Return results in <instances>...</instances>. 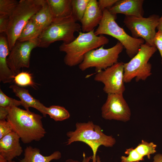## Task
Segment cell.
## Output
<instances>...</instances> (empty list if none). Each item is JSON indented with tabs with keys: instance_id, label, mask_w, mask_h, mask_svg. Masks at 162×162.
<instances>
[{
	"instance_id": "cell-39",
	"label": "cell",
	"mask_w": 162,
	"mask_h": 162,
	"mask_svg": "<svg viewBox=\"0 0 162 162\" xmlns=\"http://www.w3.org/2000/svg\"></svg>"
},
{
	"instance_id": "cell-28",
	"label": "cell",
	"mask_w": 162,
	"mask_h": 162,
	"mask_svg": "<svg viewBox=\"0 0 162 162\" xmlns=\"http://www.w3.org/2000/svg\"><path fill=\"white\" fill-rule=\"evenodd\" d=\"M21 105L20 100H18L7 96L0 89V107L9 108Z\"/></svg>"
},
{
	"instance_id": "cell-22",
	"label": "cell",
	"mask_w": 162,
	"mask_h": 162,
	"mask_svg": "<svg viewBox=\"0 0 162 162\" xmlns=\"http://www.w3.org/2000/svg\"><path fill=\"white\" fill-rule=\"evenodd\" d=\"M46 114L56 122L61 121L69 118V112L64 107L58 105H52L46 108Z\"/></svg>"
},
{
	"instance_id": "cell-1",
	"label": "cell",
	"mask_w": 162,
	"mask_h": 162,
	"mask_svg": "<svg viewBox=\"0 0 162 162\" xmlns=\"http://www.w3.org/2000/svg\"><path fill=\"white\" fill-rule=\"evenodd\" d=\"M42 118L29 110L12 106L9 108L6 120L22 142L28 144L34 141H39L45 136L46 131L43 125Z\"/></svg>"
},
{
	"instance_id": "cell-14",
	"label": "cell",
	"mask_w": 162,
	"mask_h": 162,
	"mask_svg": "<svg viewBox=\"0 0 162 162\" xmlns=\"http://www.w3.org/2000/svg\"><path fill=\"white\" fill-rule=\"evenodd\" d=\"M103 11L98 7L96 0H90L84 15L80 21L81 29L88 32L94 29L102 18Z\"/></svg>"
},
{
	"instance_id": "cell-30",
	"label": "cell",
	"mask_w": 162,
	"mask_h": 162,
	"mask_svg": "<svg viewBox=\"0 0 162 162\" xmlns=\"http://www.w3.org/2000/svg\"><path fill=\"white\" fill-rule=\"evenodd\" d=\"M154 46L159 51L161 58L162 64V32L158 31L156 32L153 40Z\"/></svg>"
},
{
	"instance_id": "cell-24",
	"label": "cell",
	"mask_w": 162,
	"mask_h": 162,
	"mask_svg": "<svg viewBox=\"0 0 162 162\" xmlns=\"http://www.w3.org/2000/svg\"><path fill=\"white\" fill-rule=\"evenodd\" d=\"M157 147V145L152 142H148L142 140L135 149L141 156L143 157L146 156L150 159L151 155L156 152Z\"/></svg>"
},
{
	"instance_id": "cell-29",
	"label": "cell",
	"mask_w": 162,
	"mask_h": 162,
	"mask_svg": "<svg viewBox=\"0 0 162 162\" xmlns=\"http://www.w3.org/2000/svg\"><path fill=\"white\" fill-rule=\"evenodd\" d=\"M13 131L10 124L7 120H0V139Z\"/></svg>"
},
{
	"instance_id": "cell-11",
	"label": "cell",
	"mask_w": 162,
	"mask_h": 162,
	"mask_svg": "<svg viewBox=\"0 0 162 162\" xmlns=\"http://www.w3.org/2000/svg\"><path fill=\"white\" fill-rule=\"evenodd\" d=\"M102 117L105 120L126 122L130 120V109L124 99L123 94H107L105 102L101 108Z\"/></svg>"
},
{
	"instance_id": "cell-9",
	"label": "cell",
	"mask_w": 162,
	"mask_h": 162,
	"mask_svg": "<svg viewBox=\"0 0 162 162\" xmlns=\"http://www.w3.org/2000/svg\"><path fill=\"white\" fill-rule=\"evenodd\" d=\"M160 16L153 14L147 17L135 16H125L123 22L130 31L132 36L142 38L148 45L154 46L153 40L156 32Z\"/></svg>"
},
{
	"instance_id": "cell-26",
	"label": "cell",
	"mask_w": 162,
	"mask_h": 162,
	"mask_svg": "<svg viewBox=\"0 0 162 162\" xmlns=\"http://www.w3.org/2000/svg\"><path fill=\"white\" fill-rule=\"evenodd\" d=\"M19 3L16 0H0V15L10 16Z\"/></svg>"
},
{
	"instance_id": "cell-12",
	"label": "cell",
	"mask_w": 162,
	"mask_h": 162,
	"mask_svg": "<svg viewBox=\"0 0 162 162\" xmlns=\"http://www.w3.org/2000/svg\"><path fill=\"white\" fill-rule=\"evenodd\" d=\"M38 38L26 41H16L10 51L7 58V63L9 68L16 74L20 73L21 68H28L32 50L38 47Z\"/></svg>"
},
{
	"instance_id": "cell-32",
	"label": "cell",
	"mask_w": 162,
	"mask_h": 162,
	"mask_svg": "<svg viewBox=\"0 0 162 162\" xmlns=\"http://www.w3.org/2000/svg\"><path fill=\"white\" fill-rule=\"evenodd\" d=\"M118 0H99L98 4L99 8L102 11L108 10L112 7Z\"/></svg>"
},
{
	"instance_id": "cell-20",
	"label": "cell",
	"mask_w": 162,
	"mask_h": 162,
	"mask_svg": "<svg viewBox=\"0 0 162 162\" xmlns=\"http://www.w3.org/2000/svg\"><path fill=\"white\" fill-rule=\"evenodd\" d=\"M31 19L42 30L52 23L54 18L47 0H45L42 8Z\"/></svg>"
},
{
	"instance_id": "cell-33",
	"label": "cell",
	"mask_w": 162,
	"mask_h": 162,
	"mask_svg": "<svg viewBox=\"0 0 162 162\" xmlns=\"http://www.w3.org/2000/svg\"><path fill=\"white\" fill-rule=\"evenodd\" d=\"M9 108L0 107V120L7 119Z\"/></svg>"
},
{
	"instance_id": "cell-34",
	"label": "cell",
	"mask_w": 162,
	"mask_h": 162,
	"mask_svg": "<svg viewBox=\"0 0 162 162\" xmlns=\"http://www.w3.org/2000/svg\"><path fill=\"white\" fill-rule=\"evenodd\" d=\"M83 158L81 162H90L92 160V156H86V154L83 152L82 155ZM65 162H80L77 160L69 159L67 160Z\"/></svg>"
},
{
	"instance_id": "cell-23",
	"label": "cell",
	"mask_w": 162,
	"mask_h": 162,
	"mask_svg": "<svg viewBox=\"0 0 162 162\" xmlns=\"http://www.w3.org/2000/svg\"><path fill=\"white\" fill-rule=\"evenodd\" d=\"M90 0H72V16L76 21L80 22Z\"/></svg>"
},
{
	"instance_id": "cell-37",
	"label": "cell",
	"mask_w": 162,
	"mask_h": 162,
	"mask_svg": "<svg viewBox=\"0 0 162 162\" xmlns=\"http://www.w3.org/2000/svg\"><path fill=\"white\" fill-rule=\"evenodd\" d=\"M96 161V162H101L100 158L98 155H97Z\"/></svg>"
},
{
	"instance_id": "cell-38",
	"label": "cell",
	"mask_w": 162,
	"mask_h": 162,
	"mask_svg": "<svg viewBox=\"0 0 162 162\" xmlns=\"http://www.w3.org/2000/svg\"><path fill=\"white\" fill-rule=\"evenodd\" d=\"M7 162H16L15 161L11 160V161H8Z\"/></svg>"
},
{
	"instance_id": "cell-3",
	"label": "cell",
	"mask_w": 162,
	"mask_h": 162,
	"mask_svg": "<svg viewBox=\"0 0 162 162\" xmlns=\"http://www.w3.org/2000/svg\"><path fill=\"white\" fill-rule=\"evenodd\" d=\"M94 30L88 32H80L72 42L63 43L59 46L60 51L65 53L64 61L66 65L70 67L79 65L87 52L109 43V39L104 35H96Z\"/></svg>"
},
{
	"instance_id": "cell-4",
	"label": "cell",
	"mask_w": 162,
	"mask_h": 162,
	"mask_svg": "<svg viewBox=\"0 0 162 162\" xmlns=\"http://www.w3.org/2000/svg\"><path fill=\"white\" fill-rule=\"evenodd\" d=\"M102 18L94 34L97 36L106 34L116 39L125 48L128 56L132 58L138 52L145 40L142 38H135L128 34L116 21V15L111 14L107 9L103 11Z\"/></svg>"
},
{
	"instance_id": "cell-25",
	"label": "cell",
	"mask_w": 162,
	"mask_h": 162,
	"mask_svg": "<svg viewBox=\"0 0 162 162\" xmlns=\"http://www.w3.org/2000/svg\"><path fill=\"white\" fill-rule=\"evenodd\" d=\"M14 81L19 86H31L34 88L37 87L33 80L31 74L27 72H22L16 74Z\"/></svg>"
},
{
	"instance_id": "cell-2",
	"label": "cell",
	"mask_w": 162,
	"mask_h": 162,
	"mask_svg": "<svg viewBox=\"0 0 162 162\" xmlns=\"http://www.w3.org/2000/svg\"><path fill=\"white\" fill-rule=\"evenodd\" d=\"M75 127L74 130L67 133L66 135L68 138L66 144L69 145L76 142L86 143L92 151V162H96L97 153L100 146H103L106 147H111L116 142L114 137L106 135L103 132L100 126L94 124L92 121L86 122H77Z\"/></svg>"
},
{
	"instance_id": "cell-17",
	"label": "cell",
	"mask_w": 162,
	"mask_h": 162,
	"mask_svg": "<svg viewBox=\"0 0 162 162\" xmlns=\"http://www.w3.org/2000/svg\"><path fill=\"white\" fill-rule=\"evenodd\" d=\"M13 91L15 95L20 99L21 105L27 110L29 107L34 108L39 111L44 117H46V108L39 100L36 99L31 95L28 90L21 87L16 85H12L9 87Z\"/></svg>"
},
{
	"instance_id": "cell-21",
	"label": "cell",
	"mask_w": 162,
	"mask_h": 162,
	"mask_svg": "<svg viewBox=\"0 0 162 162\" xmlns=\"http://www.w3.org/2000/svg\"><path fill=\"white\" fill-rule=\"evenodd\" d=\"M42 31L30 19L23 27L16 41H29L38 38Z\"/></svg>"
},
{
	"instance_id": "cell-10",
	"label": "cell",
	"mask_w": 162,
	"mask_h": 162,
	"mask_svg": "<svg viewBox=\"0 0 162 162\" xmlns=\"http://www.w3.org/2000/svg\"><path fill=\"white\" fill-rule=\"evenodd\" d=\"M124 64L122 62H118L105 70L96 72L94 80L104 84L103 91L107 94H123L125 91Z\"/></svg>"
},
{
	"instance_id": "cell-15",
	"label": "cell",
	"mask_w": 162,
	"mask_h": 162,
	"mask_svg": "<svg viewBox=\"0 0 162 162\" xmlns=\"http://www.w3.org/2000/svg\"><path fill=\"white\" fill-rule=\"evenodd\" d=\"M144 2L143 0H118L108 10L114 15L121 14L125 16H143Z\"/></svg>"
},
{
	"instance_id": "cell-5",
	"label": "cell",
	"mask_w": 162,
	"mask_h": 162,
	"mask_svg": "<svg viewBox=\"0 0 162 162\" xmlns=\"http://www.w3.org/2000/svg\"><path fill=\"white\" fill-rule=\"evenodd\" d=\"M81 29V25L72 15L63 18L54 19L38 37V47L47 48L51 44L58 41H62L66 44H69L76 39L74 33L79 32Z\"/></svg>"
},
{
	"instance_id": "cell-36",
	"label": "cell",
	"mask_w": 162,
	"mask_h": 162,
	"mask_svg": "<svg viewBox=\"0 0 162 162\" xmlns=\"http://www.w3.org/2000/svg\"><path fill=\"white\" fill-rule=\"evenodd\" d=\"M157 29L158 31L162 32V15L160 17Z\"/></svg>"
},
{
	"instance_id": "cell-31",
	"label": "cell",
	"mask_w": 162,
	"mask_h": 162,
	"mask_svg": "<svg viewBox=\"0 0 162 162\" xmlns=\"http://www.w3.org/2000/svg\"><path fill=\"white\" fill-rule=\"evenodd\" d=\"M9 17L5 15H0V33H5L8 26Z\"/></svg>"
},
{
	"instance_id": "cell-13",
	"label": "cell",
	"mask_w": 162,
	"mask_h": 162,
	"mask_svg": "<svg viewBox=\"0 0 162 162\" xmlns=\"http://www.w3.org/2000/svg\"><path fill=\"white\" fill-rule=\"evenodd\" d=\"M20 137L13 131L0 139V162L12 160L23 152Z\"/></svg>"
},
{
	"instance_id": "cell-18",
	"label": "cell",
	"mask_w": 162,
	"mask_h": 162,
	"mask_svg": "<svg viewBox=\"0 0 162 162\" xmlns=\"http://www.w3.org/2000/svg\"><path fill=\"white\" fill-rule=\"evenodd\" d=\"M61 157L62 154L59 151H55L49 155L45 156L41 154L39 148L29 146L25 149L24 157L19 162H50L52 160H58Z\"/></svg>"
},
{
	"instance_id": "cell-7",
	"label": "cell",
	"mask_w": 162,
	"mask_h": 162,
	"mask_svg": "<svg viewBox=\"0 0 162 162\" xmlns=\"http://www.w3.org/2000/svg\"><path fill=\"white\" fill-rule=\"evenodd\" d=\"M157 50L146 43L141 45L137 54L124 64L125 83L130 82L134 78L136 82L144 81L152 74V64L149 61Z\"/></svg>"
},
{
	"instance_id": "cell-19",
	"label": "cell",
	"mask_w": 162,
	"mask_h": 162,
	"mask_svg": "<svg viewBox=\"0 0 162 162\" xmlns=\"http://www.w3.org/2000/svg\"><path fill=\"white\" fill-rule=\"evenodd\" d=\"M54 19L72 15V0H47Z\"/></svg>"
},
{
	"instance_id": "cell-27",
	"label": "cell",
	"mask_w": 162,
	"mask_h": 162,
	"mask_svg": "<svg viewBox=\"0 0 162 162\" xmlns=\"http://www.w3.org/2000/svg\"><path fill=\"white\" fill-rule=\"evenodd\" d=\"M124 153L128 156L127 157L122 156L121 157V162H140L144 160V157L141 156L135 148H127Z\"/></svg>"
},
{
	"instance_id": "cell-16",
	"label": "cell",
	"mask_w": 162,
	"mask_h": 162,
	"mask_svg": "<svg viewBox=\"0 0 162 162\" xmlns=\"http://www.w3.org/2000/svg\"><path fill=\"white\" fill-rule=\"evenodd\" d=\"M10 52L8 42L5 33L0 35V81L4 83L14 81L16 75L9 67L7 58Z\"/></svg>"
},
{
	"instance_id": "cell-8",
	"label": "cell",
	"mask_w": 162,
	"mask_h": 162,
	"mask_svg": "<svg viewBox=\"0 0 162 162\" xmlns=\"http://www.w3.org/2000/svg\"><path fill=\"white\" fill-rule=\"evenodd\" d=\"M124 48L123 45L118 41L111 48L104 49L102 46L91 50L85 55L83 61L79 65V68L84 71L94 67L96 72L105 70L118 62L119 55Z\"/></svg>"
},
{
	"instance_id": "cell-6",
	"label": "cell",
	"mask_w": 162,
	"mask_h": 162,
	"mask_svg": "<svg viewBox=\"0 0 162 162\" xmlns=\"http://www.w3.org/2000/svg\"><path fill=\"white\" fill-rule=\"evenodd\" d=\"M45 0H20L9 16L5 33L10 51L13 47L24 26L42 7Z\"/></svg>"
},
{
	"instance_id": "cell-35",
	"label": "cell",
	"mask_w": 162,
	"mask_h": 162,
	"mask_svg": "<svg viewBox=\"0 0 162 162\" xmlns=\"http://www.w3.org/2000/svg\"><path fill=\"white\" fill-rule=\"evenodd\" d=\"M152 162H162V154H156L153 158Z\"/></svg>"
}]
</instances>
